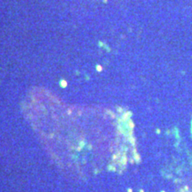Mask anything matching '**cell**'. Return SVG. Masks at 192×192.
<instances>
[{"label":"cell","mask_w":192,"mask_h":192,"mask_svg":"<svg viewBox=\"0 0 192 192\" xmlns=\"http://www.w3.org/2000/svg\"><path fill=\"white\" fill-rule=\"evenodd\" d=\"M96 68H97V69L99 70V71H101V66H99V65H98V66H97V67H96Z\"/></svg>","instance_id":"1"}]
</instances>
